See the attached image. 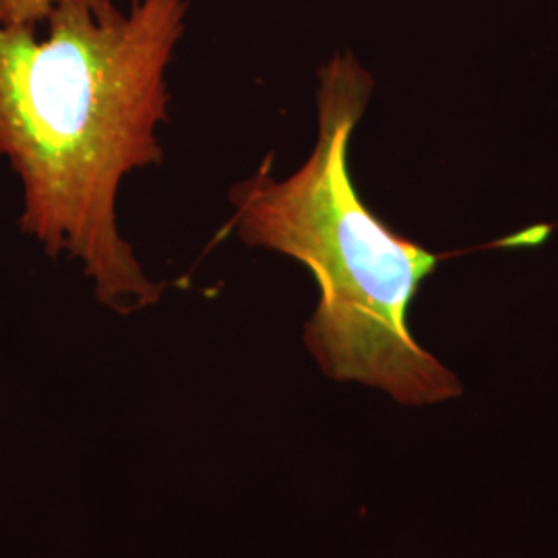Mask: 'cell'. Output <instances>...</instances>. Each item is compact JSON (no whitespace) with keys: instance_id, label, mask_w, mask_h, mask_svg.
I'll return each mask as SVG.
<instances>
[{"instance_id":"obj_1","label":"cell","mask_w":558,"mask_h":558,"mask_svg":"<svg viewBox=\"0 0 558 558\" xmlns=\"http://www.w3.org/2000/svg\"><path fill=\"white\" fill-rule=\"evenodd\" d=\"M186 11L189 0H133L106 15L69 4L46 20V36L0 17V158L21 180V230L50 257L81 260L119 313L163 290L120 236L117 197L126 174L163 158L166 69Z\"/></svg>"},{"instance_id":"obj_2","label":"cell","mask_w":558,"mask_h":558,"mask_svg":"<svg viewBox=\"0 0 558 558\" xmlns=\"http://www.w3.org/2000/svg\"><path fill=\"white\" fill-rule=\"evenodd\" d=\"M373 87L352 54L329 60L319 73V137L311 158L288 179H274L267 158L240 180L223 232L311 269L320 299L304 341L327 377L424 405L458 398L461 383L420 348L408 325L412 300L439 255L379 220L350 177V140Z\"/></svg>"},{"instance_id":"obj_3","label":"cell","mask_w":558,"mask_h":558,"mask_svg":"<svg viewBox=\"0 0 558 558\" xmlns=\"http://www.w3.org/2000/svg\"><path fill=\"white\" fill-rule=\"evenodd\" d=\"M69 4L87 7L98 15H106L119 9L117 0H0V17L15 25H27L38 29L57 9Z\"/></svg>"}]
</instances>
